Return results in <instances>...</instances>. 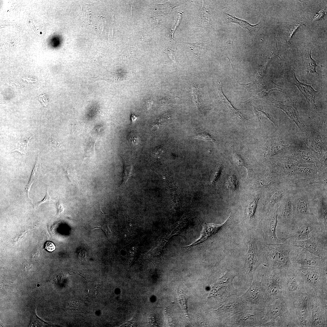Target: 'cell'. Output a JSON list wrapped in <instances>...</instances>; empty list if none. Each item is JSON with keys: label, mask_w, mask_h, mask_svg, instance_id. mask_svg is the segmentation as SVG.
Masks as SVG:
<instances>
[{"label": "cell", "mask_w": 327, "mask_h": 327, "mask_svg": "<svg viewBox=\"0 0 327 327\" xmlns=\"http://www.w3.org/2000/svg\"><path fill=\"white\" fill-rule=\"evenodd\" d=\"M265 310L249 308L241 311L224 321L225 327H257L262 324Z\"/></svg>", "instance_id": "8fae6325"}, {"label": "cell", "mask_w": 327, "mask_h": 327, "mask_svg": "<svg viewBox=\"0 0 327 327\" xmlns=\"http://www.w3.org/2000/svg\"><path fill=\"white\" fill-rule=\"evenodd\" d=\"M34 135H31L27 132L17 136L14 140V149L12 152L18 151L22 154H25L28 151V142Z\"/></svg>", "instance_id": "d6a6232c"}, {"label": "cell", "mask_w": 327, "mask_h": 327, "mask_svg": "<svg viewBox=\"0 0 327 327\" xmlns=\"http://www.w3.org/2000/svg\"><path fill=\"white\" fill-rule=\"evenodd\" d=\"M269 101L270 105L283 111L287 116L295 123L299 129L302 130L304 124L301 121L297 108L296 99L290 97L284 101H280L270 97Z\"/></svg>", "instance_id": "cb8c5ba5"}, {"label": "cell", "mask_w": 327, "mask_h": 327, "mask_svg": "<svg viewBox=\"0 0 327 327\" xmlns=\"http://www.w3.org/2000/svg\"><path fill=\"white\" fill-rule=\"evenodd\" d=\"M305 22L302 19L297 21H292L286 24L285 26V32L286 41L289 44H290L292 36L298 28L301 25H305Z\"/></svg>", "instance_id": "f35d334b"}, {"label": "cell", "mask_w": 327, "mask_h": 327, "mask_svg": "<svg viewBox=\"0 0 327 327\" xmlns=\"http://www.w3.org/2000/svg\"><path fill=\"white\" fill-rule=\"evenodd\" d=\"M260 327H301L292 299L282 296L267 305Z\"/></svg>", "instance_id": "6da1fadb"}, {"label": "cell", "mask_w": 327, "mask_h": 327, "mask_svg": "<svg viewBox=\"0 0 327 327\" xmlns=\"http://www.w3.org/2000/svg\"><path fill=\"white\" fill-rule=\"evenodd\" d=\"M318 13L319 14H318L317 15L316 17L315 18V19H316V18L318 19H321V18H322L323 17L321 16L320 15H321L324 16L323 15L325 14V13L324 11L323 10L320 11Z\"/></svg>", "instance_id": "6125c7cd"}, {"label": "cell", "mask_w": 327, "mask_h": 327, "mask_svg": "<svg viewBox=\"0 0 327 327\" xmlns=\"http://www.w3.org/2000/svg\"><path fill=\"white\" fill-rule=\"evenodd\" d=\"M292 190L294 210L292 223L310 215H314V199L315 191H313L308 186Z\"/></svg>", "instance_id": "ba28073f"}, {"label": "cell", "mask_w": 327, "mask_h": 327, "mask_svg": "<svg viewBox=\"0 0 327 327\" xmlns=\"http://www.w3.org/2000/svg\"><path fill=\"white\" fill-rule=\"evenodd\" d=\"M308 296L303 293L300 296L292 299L296 315L301 327H308L311 318V310L309 307Z\"/></svg>", "instance_id": "484cf974"}, {"label": "cell", "mask_w": 327, "mask_h": 327, "mask_svg": "<svg viewBox=\"0 0 327 327\" xmlns=\"http://www.w3.org/2000/svg\"><path fill=\"white\" fill-rule=\"evenodd\" d=\"M233 159L236 165L239 167H244L246 168L248 177H250L252 175L253 172L252 167L248 160L242 153L235 151L233 154Z\"/></svg>", "instance_id": "74e56055"}, {"label": "cell", "mask_w": 327, "mask_h": 327, "mask_svg": "<svg viewBox=\"0 0 327 327\" xmlns=\"http://www.w3.org/2000/svg\"><path fill=\"white\" fill-rule=\"evenodd\" d=\"M280 203L281 202L269 210L263 209L261 214L258 228L264 232L263 242L265 244H278L285 242L283 239H279L276 233L277 223V212Z\"/></svg>", "instance_id": "9c48e42d"}, {"label": "cell", "mask_w": 327, "mask_h": 327, "mask_svg": "<svg viewBox=\"0 0 327 327\" xmlns=\"http://www.w3.org/2000/svg\"><path fill=\"white\" fill-rule=\"evenodd\" d=\"M281 280L282 296L292 299L306 293L303 279L296 268L283 270Z\"/></svg>", "instance_id": "7c38bea8"}, {"label": "cell", "mask_w": 327, "mask_h": 327, "mask_svg": "<svg viewBox=\"0 0 327 327\" xmlns=\"http://www.w3.org/2000/svg\"><path fill=\"white\" fill-rule=\"evenodd\" d=\"M57 206L58 208V213H61L63 210V207L62 204L60 202H58L57 204Z\"/></svg>", "instance_id": "91938a15"}, {"label": "cell", "mask_w": 327, "mask_h": 327, "mask_svg": "<svg viewBox=\"0 0 327 327\" xmlns=\"http://www.w3.org/2000/svg\"><path fill=\"white\" fill-rule=\"evenodd\" d=\"M101 229L104 231L107 237H109L111 235V232L109 228L106 226H103Z\"/></svg>", "instance_id": "9f6ffc18"}, {"label": "cell", "mask_w": 327, "mask_h": 327, "mask_svg": "<svg viewBox=\"0 0 327 327\" xmlns=\"http://www.w3.org/2000/svg\"><path fill=\"white\" fill-rule=\"evenodd\" d=\"M263 266L261 274H259L267 305L282 296L281 277L283 270L270 269Z\"/></svg>", "instance_id": "52a82bcc"}, {"label": "cell", "mask_w": 327, "mask_h": 327, "mask_svg": "<svg viewBox=\"0 0 327 327\" xmlns=\"http://www.w3.org/2000/svg\"><path fill=\"white\" fill-rule=\"evenodd\" d=\"M49 141L50 145H52V147L58 148L60 147L61 145L58 141H56L53 138L51 139Z\"/></svg>", "instance_id": "11a10c76"}, {"label": "cell", "mask_w": 327, "mask_h": 327, "mask_svg": "<svg viewBox=\"0 0 327 327\" xmlns=\"http://www.w3.org/2000/svg\"><path fill=\"white\" fill-rule=\"evenodd\" d=\"M165 243L152 248L146 253L144 256V258L152 263L155 266H157L161 260L163 248Z\"/></svg>", "instance_id": "d590c367"}, {"label": "cell", "mask_w": 327, "mask_h": 327, "mask_svg": "<svg viewBox=\"0 0 327 327\" xmlns=\"http://www.w3.org/2000/svg\"><path fill=\"white\" fill-rule=\"evenodd\" d=\"M191 50L197 55H202L206 51L207 44L206 42H201L193 43H188Z\"/></svg>", "instance_id": "b9f144b4"}, {"label": "cell", "mask_w": 327, "mask_h": 327, "mask_svg": "<svg viewBox=\"0 0 327 327\" xmlns=\"http://www.w3.org/2000/svg\"><path fill=\"white\" fill-rule=\"evenodd\" d=\"M222 168V164H220L216 167L214 171L211 178V183L212 184H214L219 178L221 173Z\"/></svg>", "instance_id": "f907efd6"}, {"label": "cell", "mask_w": 327, "mask_h": 327, "mask_svg": "<svg viewBox=\"0 0 327 327\" xmlns=\"http://www.w3.org/2000/svg\"><path fill=\"white\" fill-rule=\"evenodd\" d=\"M312 50V46L310 45L303 52L302 58L303 66L307 74L309 73H315L319 76V74L316 71V68L318 66L316 61L311 57Z\"/></svg>", "instance_id": "e575fe53"}, {"label": "cell", "mask_w": 327, "mask_h": 327, "mask_svg": "<svg viewBox=\"0 0 327 327\" xmlns=\"http://www.w3.org/2000/svg\"><path fill=\"white\" fill-rule=\"evenodd\" d=\"M140 116H137L135 115L133 112L131 111V124H133L135 122L137 119L139 118Z\"/></svg>", "instance_id": "6f0895ef"}, {"label": "cell", "mask_w": 327, "mask_h": 327, "mask_svg": "<svg viewBox=\"0 0 327 327\" xmlns=\"http://www.w3.org/2000/svg\"><path fill=\"white\" fill-rule=\"evenodd\" d=\"M296 269L303 279L308 296L327 295V267Z\"/></svg>", "instance_id": "5b68a950"}, {"label": "cell", "mask_w": 327, "mask_h": 327, "mask_svg": "<svg viewBox=\"0 0 327 327\" xmlns=\"http://www.w3.org/2000/svg\"><path fill=\"white\" fill-rule=\"evenodd\" d=\"M53 199L49 195L48 190H47L45 196V197L44 199L41 201L37 202L38 206H39L41 204L46 202H50Z\"/></svg>", "instance_id": "f5cc1de1"}, {"label": "cell", "mask_w": 327, "mask_h": 327, "mask_svg": "<svg viewBox=\"0 0 327 327\" xmlns=\"http://www.w3.org/2000/svg\"><path fill=\"white\" fill-rule=\"evenodd\" d=\"M302 131L306 136V145L319 160L327 152L326 144L323 142L322 136L311 126L303 125Z\"/></svg>", "instance_id": "ffe728a7"}, {"label": "cell", "mask_w": 327, "mask_h": 327, "mask_svg": "<svg viewBox=\"0 0 327 327\" xmlns=\"http://www.w3.org/2000/svg\"><path fill=\"white\" fill-rule=\"evenodd\" d=\"M317 173L315 163H299L292 172L284 180L308 178L314 177Z\"/></svg>", "instance_id": "f1b7e54d"}, {"label": "cell", "mask_w": 327, "mask_h": 327, "mask_svg": "<svg viewBox=\"0 0 327 327\" xmlns=\"http://www.w3.org/2000/svg\"><path fill=\"white\" fill-rule=\"evenodd\" d=\"M279 155L300 163H316L318 160L308 146L301 142L291 143Z\"/></svg>", "instance_id": "e0dca14e"}, {"label": "cell", "mask_w": 327, "mask_h": 327, "mask_svg": "<svg viewBox=\"0 0 327 327\" xmlns=\"http://www.w3.org/2000/svg\"><path fill=\"white\" fill-rule=\"evenodd\" d=\"M192 93L194 103L196 104L198 109H200L201 105V97L200 92L197 88L193 86Z\"/></svg>", "instance_id": "7dc6e473"}, {"label": "cell", "mask_w": 327, "mask_h": 327, "mask_svg": "<svg viewBox=\"0 0 327 327\" xmlns=\"http://www.w3.org/2000/svg\"><path fill=\"white\" fill-rule=\"evenodd\" d=\"M292 246L289 239L280 244H264L261 248L266 259V265L264 266L270 269L283 270L295 268L290 262L289 256Z\"/></svg>", "instance_id": "8992f818"}, {"label": "cell", "mask_w": 327, "mask_h": 327, "mask_svg": "<svg viewBox=\"0 0 327 327\" xmlns=\"http://www.w3.org/2000/svg\"><path fill=\"white\" fill-rule=\"evenodd\" d=\"M39 100L41 102L43 105L46 107L48 105V101L46 96L44 94L43 95L40 96L38 98Z\"/></svg>", "instance_id": "db71d44e"}, {"label": "cell", "mask_w": 327, "mask_h": 327, "mask_svg": "<svg viewBox=\"0 0 327 327\" xmlns=\"http://www.w3.org/2000/svg\"><path fill=\"white\" fill-rule=\"evenodd\" d=\"M321 230L317 217L312 215L287 226L276 228V233L279 239H283L285 242L287 239L302 241L309 239Z\"/></svg>", "instance_id": "3957f363"}, {"label": "cell", "mask_w": 327, "mask_h": 327, "mask_svg": "<svg viewBox=\"0 0 327 327\" xmlns=\"http://www.w3.org/2000/svg\"><path fill=\"white\" fill-rule=\"evenodd\" d=\"M293 192L290 190L283 197L279 207L276 228L291 224L293 221Z\"/></svg>", "instance_id": "44dd1931"}, {"label": "cell", "mask_w": 327, "mask_h": 327, "mask_svg": "<svg viewBox=\"0 0 327 327\" xmlns=\"http://www.w3.org/2000/svg\"><path fill=\"white\" fill-rule=\"evenodd\" d=\"M327 187L316 191L314 199V215L317 217L321 230L327 233Z\"/></svg>", "instance_id": "603a6c76"}, {"label": "cell", "mask_w": 327, "mask_h": 327, "mask_svg": "<svg viewBox=\"0 0 327 327\" xmlns=\"http://www.w3.org/2000/svg\"><path fill=\"white\" fill-rule=\"evenodd\" d=\"M129 142L134 145H137L139 142V137L137 134L134 132H131L127 137Z\"/></svg>", "instance_id": "681fc988"}, {"label": "cell", "mask_w": 327, "mask_h": 327, "mask_svg": "<svg viewBox=\"0 0 327 327\" xmlns=\"http://www.w3.org/2000/svg\"><path fill=\"white\" fill-rule=\"evenodd\" d=\"M249 232L244 238L243 242L245 246V258L243 268L246 274V283L249 287L253 281L256 269L261 264L265 266V256L262 250L259 249L254 233Z\"/></svg>", "instance_id": "277c9868"}, {"label": "cell", "mask_w": 327, "mask_h": 327, "mask_svg": "<svg viewBox=\"0 0 327 327\" xmlns=\"http://www.w3.org/2000/svg\"><path fill=\"white\" fill-rule=\"evenodd\" d=\"M40 163V159L39 157V154H38V155L36 160V164L35 165V167L33 169V170L32 171L31 174V175L30 180H29L25 188V190L27 193L28 197V199L30 200V198L29 197V192L30 191V188L32 184L37 178L38 170L39 167Z\"/></svg>", "instance_id": "7bdbcfd3"}, {"label": "cell", "mask_w": 327, "mask_h": 327, "mask_svg": "<svg viewBox=\"0 0 327 327\" xmlns=\"http://www.w3.org/2000/svg\"><path fill=\"white\" fill-rule=\"evenodd\" d=\"M140 228L131 221L128 215L125 216V221L122 231L124 240L126 243L135 241L140 236Z\"/></svg>", "instance_id": "1f68e13d"}, {"label": "cell", "mask_w": 327, "mask_h": 327, "mask_svg": "<svg viewBox=\"0 0 327 327\" xmlns=\"http://www.w3.org/2000/svg\"><path fill=\"white\" fill-rule=\"evenodd\" d=\"M226 14V17L229 23H235L239 25L246 29L250 35H251V31L255 32H258L264 24V22L261 21L256 25H252L244 20L239 19L229 14Z\"/></svg>", "instance_id": "836d02e7"}, {"label": "cell", "mask_w": 327, "mask_h": 327, "mask_svg": "<svg viewBox=\"0 0 327 327\" xmlns=\"http://www.w3.org/2000/svg\"><path fill=\"white\" fill-rule=\"evenodd\" d=\"M168 54L170 58L174 61L176 60V56L173 51L171 50H168Z\"/></svg>", "instance_id": "680465c9"}, {"label": "cell", "mask_w": 327, "mask_h": 327, "mask_svg": "<svg viewBox=\"0 0 327 327\" xmlns=\"http://www.w3.org/2000/svg\"><path fill=\"white\" fill-rule=\"evenodd\" d=\"M239 181L237 177L234 174H231L228 178L226 185L228 189L232 192L236 191L239 188Z\"/></svg>", "instance_id": "f6af8a7d"}, {"label": "cell", "mask_w": 327, "mask_h": 327, "mask_svg": "<svg viewBox=\"0 0 327 327\" xmlns=\"http://www.w3.org/2000/svg\"><path fill=\"white\" fill-rule=\"evenodd\" d=\"M284 88L283 86L276 84L270 79L265 78L260 88L246 101H251L255 99L262 98L267 96L270 92L272 91H277L284 93Z\"/></svg>", "instance_id": "4dcf8cb0"}, {"label": "cell", "mask_w": 327, "mask_h": 327, "mask_svg": "<svg viewBox=\"0 0 327 327\" xmlns=\"http://www.w3.org/2000/svg\"><path fill=\"white\" fill-rule=\"evenodd\" d=\"M289 256L291 263L296 268L327 267V259L317 256L301 247L293 246Z\"/></svg>", "instance_id": "4fadbf2b"}, {"label": "cell", "mask_w": 327, "mask_h": 327, "mask_svg": "<svg viewBox=\"0 0 327 327\" xmlns=\"http://www.w3.org/2000/svg\"><path fill=\"white\" fill-rule=\"evenodd\" d=\"M292 77L293 84L298 88L305 97L309 110L315 111L317 108L315 101V98L322 92V89L315 91L310 85L300 82L296 77L295 70L292 74Z\"/></svg>", "instance_id": "4316f807"}, {"label": "cell", "mask_w": 327, "mask_h": 327, "mask_svg": "<svg viewBox=\"0 0 327 327\" xmlns=\"http://www.w3.org/2000/svg\"><path fill=\"white\" fill-rule=\"evenodd\" d=\"M283 183V179L275 174L269 172L256 182L253 185V188L269 189L277 187Z\"/></svg>", "instance_id": "f546056e"}, {"label": "cell", "mask_w": 327, "mask_h": 327, "mask_svg": "<svg viewBox=\"0 0 327 327\" xmlns=\"http://www.w3.org/2000/svg\"><path fill=\"white\" fill-rule=\"evenodd\" d=\"M229 221L228 218L225 222L220 225L204 224L200 238L194 243L185 247H193L205 242L218 239L225 234Z\"/></svg>", "instance_id": "7402d4cb"}, {"label": "cell", "mask_w": 327, "mask_h": 327, "mask_svg": "<svg viewBox=\"0 0 327 327\" xmlns=\"http://www.w3.org/2000/svg\"><path fill=\"white\" fill-rule=\"evenodd\" d=\"M195 138L204 140H215L214 137L209 133L204 131L198 132L194 137Z\"/></svg>", "instance_id": "c3c4849f"}, {"label": "cell", "mask_w": 327, "mask_h": 327, "mask_svg": "<svg viewBox=\"0 0 327 327\" xmlns=\"http://www.w3.org/2000/svg\"><path fill=\"white\" fill-rule=\"evenodd\" d=\"M289 240L293 246L302 248L315 255L327 259V233L321 230L302 241Z\"/></svg>", "instance_id": "5bb4252c"}, {"label": "cell", "mask_w": 327, "mask_h": 327, "mask_svg": "<svg viewBox=\"0 0 327 327\" xmlns=\"http://www.w3.org/2000/svg\"><path fill=\"white\" fill-rule=\"evenodd\" d=\"M253 111L258 119L260 121L262 118L264 117L268 119L274 125L276 130L279 129L278 126V121L274 119L272 115L268 112H266L262 110L260 106L256 107L253 106Z\"/></svg>", "instance_id": "ab89813d"}, {"label": "cell", "mask_w": 327, "mask_h": 327, "mask_svg": "<svg viewBox=\"0 0 327 327\" xmlns=\"http://www.w3.org/2000/svg\"><path fill=\"white\" fill-rule=\"evenodd\" d=\"M299 163L278 155L269 160L270 172L285 179L296 168Z\"/></svg>", "instance_id": "d4e9b609"}, {"label": "cell", "mask_w": 327, "mask_h": 327, "mask_svg": "<svg viewBox=\"0 0 327 327\" xmlns=\"http://www.w3.org/2000/svg\"><path fill=\"white\" fill-rule=\"evenodd\" d=\"M222 85L219 84L218 90L221 100L228 111L236 117L241 120L245 119L244 117L239 109L236 108L224 94L222 88Z\"/></svg>", "instance_id": "8d00e7d4"}, {"label": "cell", "mask_w": 327, "mask_h": 327, "mask_svg": "<svg viewBox=\"0 0 327 327\" xmlns=\"http://www.w3.org/2000/svg\"><path fill=\"white\" fill-rule=\"evenodd\" d=\"M222 306L216 310H213L214 318L220 325L225 320L234 315L249 308L239 299L238 296H233L227 299Z\"/></svg>", "instance_id": "ac0fdd59"}, {"label": "cell", "mask_w": 327, "mask_h": 327, "mask_svg": "<svg viewBox=\"0 0 327 327\" xmlns=\"http://www.w3.org/2000/svg\"><path fill=\"white\" fill-rule=\"evenodd\" d=\"M79 131V127L77 125H73L72 126V131L74 134L76 135V133Z\"/></svg>", "instance_id": "94428289"}, {"label": "cell", "mask_w": 327, "mask_h": 327, "mask_svg": "<svg viewBox=\"0 0 327 327\" xmlns=\"http://www.w3.org/2000/svg\"><path fill=\"white\" fill-rule=\"evenodd\" d=\"M131 170V165L129 163L126 161L124 162V170L122 176V181L121 185L125 183L130 176Z\"/></svg>", "instance_id": "bcb514c9"}, {"label": "cell", "mask_w": 327, "mask_h": 327, "mask_svg": "<svg viewBox=\"0 0 327 327\" xmlns=\"http://www.w3.org/2000/svg\"><path fill=\"white\" fill-rule=\"evenodd\" d=\"M45 248L48 251L52 252L55 250L56 247L53 242L48 241L45 243Z\"/></svg>", "instance_id": "816d5d0a"}, {"label": "cell", "mask_w": 327, "mask_h": 327, "mask_svg": "<svg viewBox=\"0 0 327 327\" xmlns=\"http://www.w3.org/2000/svg\"><path fill=\"white\" fill-rule=\"evenodd\" d=\"M315 164L317 169L318 173L322 175L327 176V152L321 159L318 160Z\"/></svg>", "instance_id": "ee69618b"}, {"label": "cell", "mask_w": 327, "mask_h": 327, "mask_svg": "<svg viewBox=\"0 0 327 327\" xmlns=\"http://www.w3.org/2000/svg\"><path fill=\"white\" fill-rule=\"evenodd\" d=\"M265 190L263 208L266 210L280 203L289 191L282 184L275 187Z\"/></svg>", "instance_id": "83f0119b"}, {"label": "cell", "mask_w": 327, "mask_h": 327, "mask_svg": "<svg viewBox=\"0 0 327 327\" xmlns=\"http://www.w3.org/2000/svg\"><path fill=\"white\" fill-rule=\"evenodd\" d=\"M127 257L129 260V264L137 258L140 250V246L137 243L130 244L127 249Z\"/></svg>", "instance_id": "60d3db41"}, {"label": "cell", "mask_w": 327, "mask_h": 327, "mask_svg": "<svg viewBox=\"0 0 327 327\" xmlns=\"http://www.w3.org/2000/svg\"><path fill=\"white\" fill-rule=\"evenodd\" d=\"M308 297L311 318L308 327H327V295Z\"/></svg>", "instance_id": "9a60e30c"}, {"label": "cell", "mask_w": 327, "mask_h": 327, "mask_svg": "<svg viewBox=\"0 0 327 327\" xmlns=\"http://www.w3.org/2000/svg\"><path fill=\"white\" fill-rule=\"evenodd\" d=\"M290 144L283 138L279 129L276 130L261 147L262 157L265 160H269L273 156L282 153Z\"/></svg>", "instance_id": "d6986e66"}, {"label": "cell", "mask_w": 327, "mask_h": 327, "mask_svg": "<svg viewBox=\"0 0 327 327\" xmlns=\"http://www.w3.org/2000/svg\"><path fill=\"white\" fill-rule=\"evenodd\" d=\"M248 289L242 296L239 299L249 308L265 310L266 304L261 285L260 276L259 274L254 277Z\"/></svg>", "instance_id": "2e32d148"}, {"label": "cell", "mask_w": 327, "mask_h": 327, "mask_svg": "<svg viewBox=\"0 0 327 327\" xmlns=\"http://www.w3.org/2000/svg\"><path fill=\"white\" fill-rule=\"evenodd\" d=\"M258 189L253 193L248 194L243 202V223L245 229L249 232H254L258 228L259 220L256 218V214L259 201L264 196L265 190Z\"/></svg>", "instance_id": "30bf717a"}, {"label": "cell", "mask_w": 327, "mask_h": 327, "mask_svg": "<svg viewBox=\"0 0 327 327\" xmlns=\"http://www.w3.org/2000/svg\"><path fill=\"white\" fill-rule=\"evenodd\" d=\"M239 271V269L232 266L228 261L226 262L219 273L212 279L208 300L221 304L231 296H238L239 291L234 287L233 282Z\"/></svg>", "instance_id": "7a4b0ae2"}]
</instances>
